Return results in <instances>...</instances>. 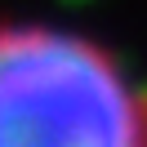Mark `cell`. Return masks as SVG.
Here are the masks:
<instances>
[{"instance_id":"obj_1","label":"cell","mask_w":147,"mask_h":147,"mask_svg":"<svg viewBox=\"0 0 147 147\" xmlns=\"http://www.w3.org/2000/svg\"><path fill=\"white\" fill-rule=\"evenodd\" d=\"M0 147H147V85L80 31L0 22Z\"/></svg>"}]
</instances>
